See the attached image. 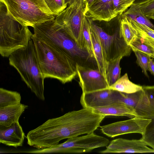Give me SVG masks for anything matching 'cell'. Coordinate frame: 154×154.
<instances>
[{
	"label": "cell",
	"instance_id": "obj_1",
	"mask_svg": "<svg viewBox=\"0 0 154 154\" xmlns=\"http://www.w3.org/2000/svg\"><path fill=\"white\" fill-rule=\"evenodd\" d=\"M105 117L90 108L69 112L29 131L27 144L37 149L54 146L62 140L94 132Z\"/></svg>",
	"mask_w": 154,
	"mask_h": 154
},
{
	"label": "cell",
	"instance_id": "obj_2",
	"mask_svg": "<svg viewBox=\"0 0 154 154\" xmlns=\"http://www.w3.org/2000/svg\"><path fill=\"white\" fill-rule=\"evenodd\" d=\"M32 27L33 35L57 51L71 58L76 63L93 59L85 50L80 48L55 19L35 25Z\"/></svg>",
	"mask_w": 154,
	"mask_h": 154
},
{
	"label": "cell",
	"instance_id": "obj_3",
	"mask_svg": "<svg viewBox=\"0 0 154 154\" xmlns=\"http://www.w3.org/2000/svg\"><path fill=\"white\" fill-rule=\"evenodd\" d=\"M44 78L57 79L63 84L71 82L77 74L76 63L56 51L33 34L32 38Z\"/></svg>",
	"mask_w": 154,
	"mask_h": 154
},
{
	"label": "cell",
	"instance_id": "obj_4",
	"mask_svg": "<svg viewBox=\"0 0 154 154\" xmlns=\"http://www.w3.org/2000/svg\"><path fill=\"white\" fill-rule=\"evenodd\" d=\"M9 63L19 73L22 80L39 99L44 101V79L32 39L25 47L12 53Z\"/></svg>",
	"mask_w": 154,
	"mask_h": 154
},
{
	"label": "cell",
	"instance_id": "obj_5",
	"mask_svg": "<svg viewBox=\"0 0 154 154\" xmlns=\"http://www.w3.org/2000/svg\"><path fill=\"white\" fill-rule=\"evenodd\" d=\"M33 34L28 28L13 18L0 1V54L8 57L15 51L25 47Z\"/></svg>",
	"mask_w": 154,
	"mask_h": 154
},
{
	"label": "cell",
	"instance_id": "obj_6",
	"mask_svg": "<svg viewBox=\"0 0 154 154\" xmlns=\"http://www.w3.org/2000/svg\"><path fill=\"white\" fill-rule=\"evenodd\" d=\"M9 14L21 24L33 27L55 19L44 0H0Z\"/></svg>",
	"mask_w": 154,
	"mask_h": 154
},
{
	"label": "cell",
	"instance_id": "obj_7",
	"mask_svg": "<svg viewBox=\"0 0 154 154\" xmlns=\"http://www.w3.org/2000/svg\"><path fill=\"white\" fill-rule=\"evenodd\" d=\"M109 143L108 139L93 132L68 138L64 142L51 147L30 150L29 152L38 154L88 152L97 148L106 147Z\"/></svg>",
	"mask_w": 154,
	"mask_h": 154
},
{
	"label": "cell",
	"instance_id": "obj_8",
	"mask_svg": "<svg viewBox=\"0 0 154 154\" xmlns=\"http://www.w3.org/2000/svg\"><path fill=\"white\" fill-rule=\"evenodd\" d=\"M88 19L90 26L99 37L107 63L120 57H123L130 55L131 49L126 43L122 36L119 26L113 33L111 34L107 32L92 20Z\"/></svg>",
	"mask_w": 154,
	"mask_h": 154
},
{
	"label": "cell",
	"instance_id": "obj_9",
	"mask_svg": "<svg viewBox=\"0 0 154 154\" xmlns=\"http://www.w3.org/2000/svg\"><path fill=\"white\" fill-rule=\"evenodd\" d=\"M85 5L80 6L73 4L68 6L55 17L56 22L64 27L67 33L77 43L85 17Z\"/></svg>",
	"mask_w": 154,
	"mask_h": 154
},
{
	"label": "cell",
	"instance_id": "obj_10",
	"mask_svg": "<svg viewBox=\"0 0 154 154\" xmlns=\"http://www.w3.org/2000/svg\"><path fill=\"white\" fill-rule=\"evenodd\" d=\"M151 121L152 119L135 117L100 126V130L103 134L111 138L132 133L142 135Z\"/></svg>",
	"mask_w": 154,
	"mask_h": 154
},
{
	"label": "cell",
	"instance_id": "obj_11",
	"mask_svg": "<svg viewBox=\"0 0 154 154\" xmlns=\"http://www.w3.org/2000/svg\"><path fill=\"white\" fill-rule=\"evenodd\" d=\"M117 102L132 108L139 117L154 119V106L143 89L131 94L119 92Z\"/></svg>",
	"mask_w": 154,
	"mask_h": 154
},
{
	"label": "cell",
	"instance_id": "obj_12",
	"mask_svg": "<svg viewBox=\"0 0 154 154\" xmlns=\"http://www.w3.org/2000/svg\"><path fill=\"white\" fill-rule=\"evenodd\" d=\"M76 69L82 93L109 88L106 79L98 69H94L77 63Z\"/></svg>",
	"mask_w": 154,
	"mask_h": 154
},
{
	"label": "cell",
	"instance_id": "obj_13",
	"mask_svg": "<svg viewBox=\"0 0 154 154\" xmlns=\"http://www.w3.org/2000/svg\"><path fill=\"white\" fill-rule=\"evenodd\" d=\"M101 153H154V150L148 147L141 138L139 140L119 138L112 140Z\"/></svg>",
	"mask_w": 154,
	"mask_h": 154
},
{
	"label": "cell",
	"instance_id": "obj_14",
	"mask_svg": "<svg viewBox=\"0 0 154 154\" xmlns=\"http://www.w3.org/2000/svg\"><path fill=\"white\" fill-rule=\"evenodd\" d=\"M119 91L109 88L82 93L80 102L83 108L92 109L116 102Z\"/></svg>",
	"mask_w": 154,
	"mask_h": 154
},
{
	"label": "cell",
	"instance_id": "obj_15",
	"mask_svg": "<svg viewBox=\"0 0 154 154\" xmlns=\"http://www.w3.org/2000/svg\"><path fill=\"white\" fill-rule=\"evenodd\" d=\"M84 14L93 21L106 22L110 21L118 15L114 11L112 0H95Z\"/></svg>",
	"mask_w": 154,
	"mask_h": 154
},
{
	"label": "cell",
	"instance_id": "obj_16",
	"mask_svg": "<svg viewBox=\"0 0 154 154\" xmlns=\"http://www.w3.org/2000/svg\"><path fill=\"white\" fill-rule=\"evenodd\" d=\"M26 137L19 122L10 126L0 125V143L8 146L15 148L23 146Z\"/></svg>",
	"mask_w": 154,
	"mask_h": 154
},
{
	"label": "cell",
	"instance_id": "obj_17",
	"mask_svg": "<svg viewBox=\"0 0 154 154\" xmlns=\"http://www.w3.org/2000/svg\"><path fill=\"white\" fill-rule=\"evenodd\" d=\"M95 112L104 115L126 116L131 118L138 117L135 110L123 103L116 102L106 106L91 109Z\"/></svg>",
	"mask_w": 154,
	"mask_h": 154
},
{
	"label": "cell",
	"instance_id": "obj_18",
	"mask_svg": "<svg viewBox=\"0 0 154 154\" xmlns=\"http://www.w3.org/2000/svg\"><path fill=\"white\" fill-rule=\"evenodd\" d=\"M28 107L27 105L20 103L0 108V125L9 127L19 122L20 116Z\"/></svg>",
	"mask_w": 154,
	"mask_h": 154
},
{
	"label": "cell",
	"instance_id": "obj_19",
	"mask_svg": "<svg viewBox=\"0 0 154 154\" xmlns=\"http://www.w3.org/2000/svg\"><path fill=\"white\" fill-rule=\"evenodd\" d=\"M90 31L94 58L97 65V69L107 80V63L104 57L99 37L97 34L90 25Z\"/></svg>",
	"mask_w": 154,
	"mask_h": 154
},
{
	"label": "cell",
	"instance_id": "obj_20",
	"mask_svg": "<svg viewBox=\"0 0 154 154\" xmlns=\"http://www.w3.org/2000/svg\"><path fill=\"white\" fill-rule=\"evenodd\" d=\"M77 44L80 48L88 52L91 58L95 60L90 33V24L88 18L85 16L83 20L81 32Z\"/></svg>",
	"mask_w": 154,
	"mask_h": 154
},
{
	"label": "cell",
	"instance_id": "obj_21",
	"mask_svg": "<svg viewBox=\"0 0 154 154\" xmlns=\"http://www.w3.org/2000/svg\"><path fill=\"white\" fill-rule=\"evenodd\" d=\"M154 40L139 35L129 46L132 50L138 51L154 59Z\"/></svg>",
	"mask_w": 154,
	"mask_h": 154
},
{
	"label": "cell",
	"instance_id": "obj_22",
	"mask_svg": "<svg viewBox=\"0 0 154 154\" xmlns=\"http://www.w3.org/2000/svg\"><path fill=\"white\" fill-rule=\"evenodd\" d=\"M109 88L121 92L131 94L142 90L143 86L131 82L126 73L110 86Z\"/></svg>",
	"mask_w": 154,
	"mask_h": 154
},
{
	"label": "cell",
	"instance_id": "obj_23",
	"mask_svg": "<svg viewBox=\"0 0 154 154\" xmlns=\"http://www.w3.org/2000/svg\"><path fill=\"white\" fill-rule=\"evenodd\" d=\"M122 15L129 20L145 25L154 30V25L136 5L133 4ZM122 15V14H121Z\"/></svg>",
	"mask_w": 154,
	"mask_h": 154
},
{
	"label": "cell",
	"instance_id": "obj_24",
	"mask_svg": "<svg viewBox=\"0 0 154 154\" xmlns=\"http://www.w3.org/2000/svg\"><path fill=\"white\" fill-rule=\"evenodd\" d=\"M121 15L119 23L120 31L126 43L129 46L138 36V33L127 17L122 14Z\"/></svg>",
	"mask_w": 154,
	"mask_h": 154
},
{
	"label": "cell",
	"instance_id": "obj_25",
	"mask_svg": "<svg viewBox=\"0 0 154 154\" xmlns=\"http://www.w3.org/2000/svg\"><path fill=\"white\" fill-rule=\"evenodd\" d=\"M21 100V96L18 92L0 88V108L18 104Z\"/></svg>",
	"mask_w": 154,
	"mask_h": 154
},
{
	"label": "cell",
	"instance_id": "obj_26",
	"mask_svg": "<svg viewBox=\"0 0 154 154\" xmlns=\"http://www.w3.org/2000/svg\"><path fill=\"white\" fill-rule=\"evenodd\" d=\"M122 57L107 63L106 79L109 87L120 77V63Z\"/></svg>",
	"mask_w": 154,
	"mask_h": 154
},
{
	"label": "cell",
	"instance_id": "obj_27",
	"mask_svg": "<svg viewBox=\"0 0 154 154\" xmlns=\"http://www.w3.org/2000/svg\"><path fill=\"white\" fill-rule=\"evenodd\" d=\"M47 5L55 16L58 15L67 7L65 0H44Z\"/></svg>",
	"mask_w": 154,
	"mask_h": 154
},
{
	"label": "cell",
	"instance_id": "obj_28",
	"mask_svg": "<svg viewBox=\"0 0 154 154\" xmlns=\"http://www.w3.org/2000/svg\"><path fill=\"white\" fill-rule=\"evenodd\" d=\"M133 51L137 58V63L141 67L145 75L148 77L147 71L148 70L149 63L151 57L141 52L136 50Z\"/></svg>",
	"mask_w": 154,
	"mask_h": 154
},
{
	"label": "cell",
	"instance_id": "obj_29",
	"mask_svg": "<svg viewBox=\"0 0 154 154\" xmlns=\"http://www.w3.org/2000/svg\"><path fill=\"white\" fill-rule=\"evenodd\" d=\"M141 138L148 146L154 150V119L147 127L144 133L142 135Z\"/></svg>",
	"mask_w": 154,
	"mask_h": 154
},
{
	"label": "cell",
	"instance_id": "obj_30",
	"mask_svg": "<svg viewBox=\"0 0 154 154\" xmlns=\"http://www.w3.org/2000/svg\"><path fill=\"white\" fill-rule=\"evenodd\" d=\"M128 20L137 32L139 35L154 40V30L145 25L139 24L133 20Z\"/></svg>",
	"mask_w": 154,
	"mask_h": 154
},
{
	"label": "cell",
	"instance_id": "obj_31",
	"mask_svg": "<svg viewBox=\"0 0 154 154\" xmlns=\"http://www.w3.org/2000/svg\"><path fill=\"white\" fill-rule=\"evenodd\" d=\"M134 2V0H112L114 11L118 14L121 15Z\"/></svg>",
	"mask_w": 154,
	"mask_h": 154
},
{
	"label": "cell",
	"instance_id": "obj_32",
	"mask_svg": "<svg viewBox=\"0 0 154 154\" xmlns=\"http://www.w3.org/2000/svg\"><path fill=\"white\" fill-rule=\"evenodd\" d=\"M135 5L138 7L147 17L154 12V0H148L144 2Z\"/></svg>",
	"mask_w": 154,
	"mask_h": 154
},
{
	"label": "cell",
	"instance_id": "obj_33",
	"mask_svg": "<svg viewBox=\"0 0 154 154\" xmlns=\"http://www.w3.org/2000/svg\"><path fill=\"white\" fill-rule=\"evenodd\" d=\"M143 89L148 96L151 104L154 106V85L143 86Z\"/></svg>",
	"mask_w": 154,
	"mask_h": 154
},
{
	"label": "cell",
	"instance_id": "obj_34",
	"mask_svg": "<svg viewBox=\"0 0 154 154\" xmlns=\"http://www.w3.org/2000/svg\"><path fill=\"white\" fill-rule=\"evenodd\" d=\"M84 1V0H65V2L68 6L73 4H77L80 6L85 5Z\"/></svg>",
	"mask_w": 154,
	"mask_h": 154
},
{
	"label": "cell",
	"instance_id": "obj_35",
	"mask_svg": "<svg viewBox=\"0 0 154 154\" xmlns=\"http://www.w3.org/2000/svg\"><path fill=\"white\" fill-rule=\"evenodd\" d=\"M95 0H84V3L85 5V12L92 5Z\"/></svg>",
	"mask_w": 154,
	"mask_h": 154
},
{
	"label": "cell",
	"instance_id": "obj_36",
	"mask_svg": "<svg viewBox=\"0 0 154 154\" xmlns=\"http://www.w3.org/2000/svg\"><path fill=\"white\" fill-rule=\"evenodd\" d=\"M148 70L154 75V61L152 59L150 58V59Z\"/></svg>",
	"mask_w": 154,
	"mask_h": 154
},
{
	"label": "cell",
	"instance_id": "obj_37",
	"mask_svg": "<svg viewBox=\"0 0 154 154\" xmlns=\"http://www.w3.org/2000/svg\"><path fill=\"white\" fill-rule=\"evenodd\" d=\"M148 0H134V2L133 4H138L146 2Z\"/></svg>",
	"mask_w": 154,
	"mask_h": 154
},
{
	"label": "cell",
	"instance_id": "obj_38",
	"mask_svg": "<svg viewBox=\"0 0 154 154\" xmlns=\"http://www.w3.org/2000/svg\"><path fill=\"white\" fill-rule=\"evenodd\" d=\"M148 18L154 20V12L150 16H149Z\"/></svg>",
	"mask_w": 154,
	"mask_h": 154
},
{
	"label": "cell",
	"instance_id": "obj_39",
	"mask_svg": "<svg viewBox=\"0 0 154 154\" xmlns=\"http://www.w3.org/2000/svg\"></svg>",
	"mask_w": 154,
	"mask_h": 154
}]
</instances>
